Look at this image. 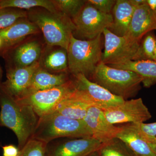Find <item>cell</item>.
Returning <instances> with one entry per match:
<instances>
[{"mask_svg": "<svg viewBox=\"0 0 156 156\" xmlns=\"http://www.w3.org/2000/svg\"><path fill=\"white\" fill-rule=\"evenodd\" d=\"M48 144L31 138L19 150L17 156H48Z\"/></svg>", "mask_w": 156, "mask_h": 156, "instance_id": "cell-28", "label": "cell"}, {"mask_svg": "<svg viewBox=\"0 0 156 156\" xmlns=\"http://www.w3.org/2000/svg\"><path fill=\"white\" fill-rule=\"evenodd\" d=\"M129 2L135 8L143 5L147 3L146 0H129Z\"/></svg>", "mask_w": 156, "mask_h": 156, "instance_id": "cell-32", "label": "cell"}, {"mask_svg": "<svg viewBox=\"0 0 156 156\" xmlns=\"http://www.w3.org/2000/svg\"><path fill=\"white\" fill-rule=\"evenodd\" d=\"M88 2L100 12L112 14L116 0H89Z\"/></svg>", "mask_w": 156, "mask_h": 156, "instance_id": "cell-30", "label": "cell"}, {"mask_svg": "<svg viewBox=\"0 0 156 156\" xmlns=\"http://www.w3.org/2000/svg\"><path fill=\"white\" fill-rule=\"evenodd\" d=\"M154 61L156 62V46L154 52Z\"/></svg>", "mask_w": 156, "mask_h": 156, "instance_id": "cell-37", "label": "cell"}, {"mask_svg": "<svg viewBox=\"0 0 156 156\" xmlns=\"http://www.w3.org/2000/svg\"><path fill=\"white\" fill-rule=\"evenodd\" d=\"M156 30V17L147 4L134 9L128 32L125 36L140 43L147 34Z\"/></svg>", "mask_w": 156, "mask_h": 156, "instance_id": "cell-14", "label": "cell"}, {"mask_svg": "<svg viewBox=\"0 0 156 156\" xmlns=\"http://www.w3.org/2000/svg\"><path fill=\"white\" fill-rule=\"evenodd\" d=\"M41 8L52 13H58L53 0H1L0 8L24 10Z\"/></svg>", "mask_w": 156, "mask_h": 156, "instance_id": "cell-22", "label": "cell"}, {"mask_svg": "<svg viewBox=\"0 0 156 156\" xmlns=\"http://www.w3.org/2000/svg\"><path fill=\"white\" fill-rule=\"evenodd\" d=\"M112 67L131 71L140 76L142 84L145 88H150L156 84V62L130 61L119 64L108 65Z\"/></svg>", "mask_w": 156, "mask_h": 156, "instance_id": "cell-20", "label": "cell"}, {"mask_svg": "<svg viewBox=\"0 0 156 156\" xmlns=\"http://www.w3.org/2000/svg\"><path fill=\"white\" fill-rule=\"evenodd\" d=\"M102 34L104 50L101 62L110 65L133 60L139 43L132 41L126 36H118L107 28L104 30Z\"/></svg>", "mask_w": 156, "mask_h": 156, "instance_id": "cell-8", "label": "cell"}, {"mask_svg": "<svg viewBox=\"0 0 156 156\" xmlns=\"http://www.w3.org/2000/svg\"><path fill=\"white\" fill-rule=\"evenodd\" d=\"M0 107V125L14 132L21 149L33 135L39 117L32 107L19 103L1 88Z\"/></svg>", "mask_w": 156, "mask_h": 156, "instance_id": "cell-1", "label": "cell"}, {"mask_svg": "<svg viewBox=\"0 0 156 156\" xmlns=\"http://www.w3.org/2000/svg\"><path fill=\"white\" fill-rule=\"evenodd\" d=\"M92 134V137L102 144L116 138L121 128L111 124L101 109L90 106L83 120Z\"/></svg>", "mask_w": 156, "mask_h": 156, "instance_id": "cell-13", "label": "cell"}, {"mask_svg": "<svg viewBox=\"0 0 156 156\" xmlns=\"http://www.w3.org/2000/svg\"><path fill=\"white\" fill-rule=\"evenodd\" d=\"M103 34L90 40H79L71 36L68 49V70L73 76L82 74L89 79L101 62Z\"/></svg>", "mask_w": 156, "mask_h": 156, "instance_id": "cell-2", "label": "cell"}, {"mask_svg": "<svg viewBox=\"0 0 156 156\" xmlns=\"http://www.w3.org/2000/svg\"><path fill=\"white\" fill-rule=\"evenodd\" d=\"M132 124L145 141L156 144V122Z\"/></svg>", "mask_w": 156, "mask_h": 156, "instance_id": "cell-29", "label": "cell"}, {"mask_svg": "<svg viewBox=\"0 0 156 156\" xmlns=\"http://www.w3.org/2000/svg\"><path fill=\"white\" fill-rule=\"evenodd\" d=\"M2 68L0 67V88H1V85H2L1 80H2Z\"/></svg>", "mask_w": 156, "mask_h": 156, "instance_id": "cell-35", "label": "cell"}, {"mask_svg": "<svg viewBox=\"0 0 156 156\" xmlns=\"http://www.w3.org/2000/svg\"><path fill=\"white\" fill-rule=\"evenodd\" d=\"M102 144L93 137L74 138L48 145V156H88L98 151Z\"/></svg>", "mask_w": 156, "mask_h": 156, "instance_id": "cell-11", "label": "cell"}, {"mask_svg": "<svg viewBox=\"0 0 156 156\" xmlns=\"http://www.w3.org/2000/svg\"><path fill=\"white\" fill-rule=\"evenodd\" d=\"M98 152L99 156H136L124 143L117 138L102 144Z\"/></svg>", "mask_w": 156, "mask_h": 156, "instance_id": "cell-25", "label": "cell"}, {"mask_svg": "<svg viewBox=\"0 0 156 156\" xmlns=\"http://www.w3.org/2000/svg\"><path fill=\"white\" fill-rule=\"evenodd\" d=\"M156 46L155 35L152 31L147 34L140 42L139 47L132 60L154 61Z\"/></svg>", "mask_w": 156, "mask_h": 156, "instance_id": "cell-24", "label": "cell"}, {"mask_svg": "<svg viewBox=\"0 0 156 156\" xmlns=\"http://www.w3.org/2000/svg\"><path fill=\"white\" fill-rule=\"evenodd\" d=\"M92 106L86 96L75 88L56 107L55 111L72 119L83 120Z\"/></svg>", "mask_w": 156, "mask_h": 156, "instance_id": "cell-16", "label": "cell"}, {"mask_svg": "<svg viewBox=\"0 0 156 156\" xmlns=\"http://www.w3.org/2000/svg\"><path fill=\"white\" fill-rule=\"evenodd\" d=\"M116 138L122 140L136 156H156L132 124L120 127Z\"/></svg>", "mask_w": 156, "mask_h": 156, "instance_id": "cell-18", "label": "cell"}, {"mask_svg": "<svg viewBox=\"0 0 156 156\" xmlns=\"http://www.w3.org/2000/svg\"><path fill=\"white\" fill-rule=\"evenodd\" d=\"M92 137V134L83 120L72 119L54 112L39 118L31 138L49 144L61 137Z\"/></svg>", "mask_w": 156, "mask_h": 156, "instance_id": "cell-3", "label": "cell"}, {"mask_svg": "<svg viewBox=\"0 0 156 156\" xmlns=\"http://www.w3.org/2000/svg\"><path fill=\"white\" fill-rule=\"evenodd\" d=\"M39 29L28 17L18 20L7 28L0 30L2 47L0 51L10 49L20 43L27 37L39 32Z\"/></svg>", "mask_w": 156, "mask_h": 156, "instance_id": "cell-15", "label": "cell"}, {"mask_svg": "<svg viewBox=\"0 0 156 156\" xmlns=\"http://www.w3.org/2000/svg\"><path fill=\"white\" fill-rule=\"evenodd\" d=\"M75 87L84 93L92 106L104 110L122 103L125 100L90 80L82 74L73 76Z\"/></svg>", "mask_w": 156, "mask_h": 156, "instance_id": "cell-10", "label": "cell"}, {"mask_svg": "<svg viewBox=\"0 0 156 156\" xmlns=\"http://www.w3.org/2000/svg\"><path fill=\"white\" fill-rule=\"evenodd\" d=\"M43 64L47 70L64 72L68 69L67 50L62 48L53 50L45 56Z\"/></svg>", "mask_w": 156, "mask_h": 156, "instance_id": "cell-23", "label": "cell"}, {"mask_svg": "<svg viewBox=\"0 0 156 156\" xmlns=\"http://www.w3.org/2000/svg\"><path fill=\"white\" fill-rule=\"evenodd\" d=\"M135 8L129 0H116L112 11V23L108 29L118 36H125L128 32Z\"/></svg>", "mask_w": 156, "mask_h": 156, "instance_id": "cell-19", "label": "cell"}, {"mask_svg": "<svg viewBox=\"0 0 156 156\" xmlns=\"http://www.w3.org/2000/svg\"><path fill=\"white\" fill-rule=\"evenodd\" d=\"M75 89L73 80H70L59 87L37 91L16 101L19 103L32 107L40 118L55 111L62 101Z\"/></svg>", "mask_w": 156, "mask_h": 156, "instance_id": "cell-7", "label": "cell"}, {"mask_svg": "<svg viewBox=\"0 0 156 156\" xmlns=\"http://www.w3.org/2000/svg\"><path fill=\"white\" fill-rule=\"evenodd\" d=\"M2 40H1V38H0V48H1V47H2Z\"/></svg>", "mask_w": 156, "mask_h": 156, "instance_id": "cell-38", "label": "cell"}, {"mask_svg": "<svg viewBox=\"0 0 156 156\" xmlns=\"http://www.w3.org/2000/svg\"><path fill=\"white\" fill-rule=\"evenodd\" d=\"M4 156H17L19 150L13 145H9L3 147Z\"/></svg>", "mask_w": 156, "mask_h": 156, "instance_id": "cell-31", "label": "cell"}, {"mask_svg": "<svg viewBox=\"0 0 156 156\" xmlns=\"http://www.w3.org/2000/svg\"><path fill=\"white\" fill-rule=\"evenodd\" d=\"M88 156H99V154H98V151L95 152L89 155Z\"/></svg>", "mask_w": 156, "mask_h": 156, "instance_id": "cell-36", "label": "cell"}, {"mask_svg": "<svg viewBox=\"0 0 156 156\" xmlns=\"http://www.w3.org/2000/svg\"><path fill=\"white\" fill-rule=\"evenodd\" d=\"M108 121L112 125L144 123L151 115L141 98L125 100L116 106L102 110Z\"/></svg>", "mask_w": 156, "mask_h": 156, "instance_id": "cell-9", "label": "cell"}, {"mask_svg": "<svg viewBox=\"0 0 156 156\" xmlns=\"http://www.w3.org/2000/svg\"><path fill=\"white\" fill-rule=\"evenodd\" d=\"M91 78L93 82L125 100L136 95L142 82V78L136 73L112 67L101 62Z\"/></svg>", "mask_w": 156, "mask_h": 156, "instance_id": "cell-5", "label": "cell"}, {"mask_svg": "<svg viewBox=\"0 0 156 156\" xmlns=\"http://www.w3.org/2000/svg\"><path fill=\"white\" fill-rule=\"evenodd\" d=\"M58 11L73 19L79 13L87 1L84 0H53Z\"/></svg>", "mask_w": 156, "mask_h": 156, "instance_id": "cell-26", "label": "cell"}, {"mask_svg": "<svg viewBox=\"0 0 156 156\" xmlns=\"http://www.w3.org/2000/svg\"><path fill=\"white\" fill-rule=\"evenodd\" d=\"M147 4L154 12L156 11V0H146Z\"/></svg>", "mask_w": 156, "mask_h": 156, "instance_id": "cell-33", "label": "cell"}, {"mask_svg": "<svg viewBox=\"0 0 156 156\" xmlns=\"http://www.w3.org/2000/svg\"><path fill=\"white\" fill-rule=\"evenodd\" d=\"M40 67L38 61L27 67L10 69L7 72V80L1 85V89L15 100L20 99L30 86L34 73Z\"/></svg>", "mask_w": 156, "mask_h": 156, "instance_id": "cell-12", "label": "cell"}, {"mask_svg": "<svg viewBox=\"0 0 156 156\" xmlns=\"http://www.w3.org/2000/svg\"><path fill=\"white\" fill-rule=\"evenodd\" d=\"M70 80L65 73H51L41 66L34 73L30 86L23 97L37 91L59 87Z\"/></svg>", "mask_w": 156, "mask_h": 156, "instance_id": "cell-17", "label": "cell"}, {"mask_svg": "<svg viewBox=\"0 0 156 156\" xmlns=\"http://www.w3.org/2000/svg\"><path fill=\"white\" fill-rule=\"evenodd\" d=\"M25 10L14 8H0V30L9 27L18 20L27 17Z\"/></svg>", "mask_w": 156, "mask_h": 156, "instance_id": "cell-27", "label": "cell"}, {"mask_svg": "<svg viewBox=\"0 0 156 156\" xmlns=\"http://www.w3.org/2000/svg\"><path fill=\"white\" fill-rule=\"evenodd\" d=\"M150 146L151 147V148L152 149L156 155V144L149 143Z\"/></svg>", "mask_w": 156, "mask_h": 156, "instance_id": "cell-34", "label": "cell"}, {"mask_svg": "<svg viewBox=\"0 0 156 156\" xmlns=\"http://www.w3.org/2000/svg\"><path fill=\"white\" fill-rule=\"evenodd\" d=\"M72 20L75 25L73 36L82 40L95 39L108 29L113 22L112 14L102 13L87 1V3Z\"/></svg>", "mask_w": 156, "mask_h": 156, "instance_id": "cell-6", "label": "cell"}, {"mask_svg": "<svg viewBox=\"0 0 156 156\" xmlns=\"http://www.w3.org/2000/svg\"><path fill=\"white\" fill-rule=\"evenodd\" d=\"M42 51L41 45L38 41H30L19 45L13 53L15 67H27L34 64L38 62Z\"/></svg>", "mask_w": 156, "mask_h": 156, "instance_id": "cell-21", "label": "cell"}, {"mask_svg": "<svg viewBox=\"0 0 156 156\" xmlns=\"http://www.w3.org/2000/svg\"><path fill=\"white\" fill-rule=\"evenodd\" d=\"M27 13L28 19L41 30L49 46L68 50L75 29L72 20L61 12L52 13L44 9H33Z\"/></svg>", "mask_w": 156, "mask_h": 156, "instance_id": "cell-4", "label": "cell"}, {"mask_svg": "<svg viewBox=\"0 0 156 156\" xmlns=\"http://www.w3.org/2000/svg\"><path fill=\"white\" fill-rule=\"evenodd\" d=\"M155 14L156 17V11L155 12Z\"/></svg>", "mask_w": 156, "mask_h": 156, "instance_id": "cell-39", "label": "cell"}]
</instances>
